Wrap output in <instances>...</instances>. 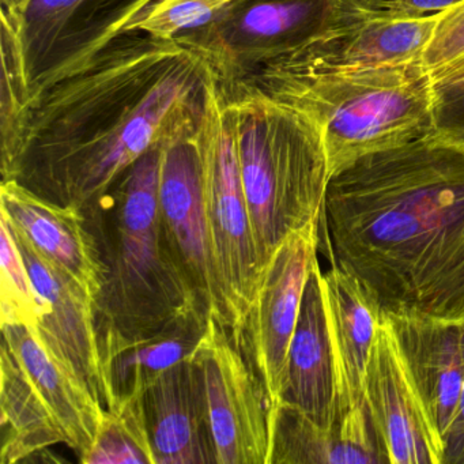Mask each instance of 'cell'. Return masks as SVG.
<instances>
[{
  "instance_id": "obj_16",
  "label": "cell",
  "mask_w": 464,
  "mask_h": 464,
  "mask_svg": "<svg viewBox=\"0 0 464 464\" xmlns=\"http://www.w3.org/2000/svg\"><path fill=\"white\" fill-rule=\"evenodd\" d=\"M156 464H218L202 368L194 355L142 393Z\"/></svg>"
},
{
  "instance_id": "obj_1",
  "label": "cell",
  "mask_w": 464,
  "mask_h": 464,
  "mask_svg": "<svg viewBox=\"0 0 464 464\" xmlns=\"http://www.w3.org/2000/svg\"><path fill=\"white\" fill-rule=\"evenodd\" d=\"M210 78L180 43L121 34L31 99L0 151L2 181L82 210L151 149L200 123Z\"/></svg>"
},
{
  "instance_id": "obj_9",
  "label": "cell",
  "mask_w": 464,
  "mask_h": 464,
  "mask_svg": "<svg viewBox=\"0 0 464 464\" xmlns=\"http://www.w3.org/2000/svg\"><path fill=\"white\" fill-rule=\"evenodd\" d=\"M208 392L218 464H268L271 404L246 347L216 316L195 350Z\"/></svg>"
},
{
  "instance_id": "obj_28",
  "label": "cell",
  "mask_w": 464,
  "mask_h": 464,
  "mask_svg": "<svg viewBox=\"0 0 464 464\" xmlns=\"http://www.w3.org/2000/svg\"><path fill=\"white\" fill-rule=\"evenodd\" d=\"M464 55V4L440 13L439 23L422 56L428 72Z\"/></svg>"
},
{
  "instance_id": "obj_18",
  "label": "cell",
  "mask_w": 464,
  "mask_h": 464,
  "mask_svg": "<svg viewBox=\"0 0 464 464\" xmlns=\"http://www.w3.org/2000/svg\"><path fill=\"white\" fill-rule=\"evenodd\" d=\"M439 18H377L273 62L304 72H355L422 61Z\"/></svg>"
},
{
  "instance_id": "obj_11",
  "label": "cell",
  "mask_w": 464,
  "mask_h": 464,
  "mask_svg": "<svg viewBox=\"0 0 464 464\" xmlns=\"http://www.w3.org/2000/svg\"><path fill=\"white\" fill-rule=\"evenodd\" d=\"M320 222L290 233L266 266L256 305L246 328V347L271 410L278 404L290 341L297 324L309 273L317 262Z\"/></svg>"
},
{
  "instance_id": "obj_27",
  "label": "cell",
  "mask_w": 464,
  "mask_h": 464,
  "mask_svg": "<svg viewBox=\"0 0 464 464\" xmlns=\"http://www.w3.org/2000/svg\"><path fill=\"white\" fill-rule=\"evenodd\" d=\"M433 134L464 146V55L430 72Z\"/></svg>"
},
{
  "instance_id": "obj_23",
  "label": "cell",
  "mask_w": 464,
  "mask_h": 464,
  "mask_svg": "<svg viewBox=\"0 0 464 464\" xmlns=\"http://www.w3.org/2000/svg\"><path fill=\"white\" fill-rule=\"evenodd\" d=\"M0 463L15 464L69 445L66 431L6 342L0 349Z\"/></svg>"
},
{
  "instance_id": "obj_3",
  "label": "cell",
  "mask_w": 464,
  "mask_h": 464,
  "mask_svg": "<svg viewBox=\"0 0 464 464\" xmlns=\"http://www.w3.org/2000/svg\"><path fill=\"white\" fill-rule=\"evenodd\" d=\"M164 146L140 157L81 210L104 266V284L94 303L99 343L149 335L187 312L200 311L162 230L159 188Z\"/></svg>"
},
{
  "instance_id": "obj_26",
  "label": "cell",
  "mask_w": 464,
  "mask_h": 464,
  "mask_svg": "<svg viewBox=\"0 0 464 464\" xmlns=\"http://www.w3.org/2000/svg\"><path fill=\"white\" fill-rule=\"evenodd\" d=\"M235 0H153L127 28L164 42L180 37L208 25Z\"/></svg>"
},
{
  "instance_id": "obj_22",
  "label": "cell",
  "mask_w": 464,
  "mask_h": 464,
  "mask_svg": "<svg viewBox=\"0 0 464 464\" xmlns=\"http://www.w3.org/2000/svg\"><path fill=\"white\" fill-rule=\"evenodd\" d=\"M2 333L4 341L66 431L67 447L80 458L85 455L96 439L104 407L72 372L40 344L31 328L6 324L2 325Z\"/></svg>"
},
{
  "instance_id": "obj_24",
  "label": "cell",
  "mask_w": 464,
  "mask_h": 464,
  "mask_svg": "<svg viewBox=\"0 0 464 464\" xmlns=\"http://www.w3.org/2000/svg\"><path fill=\"white\" fill-rule=\"evenodd\" d=\"M83 464H156L146 425L142 395L105 410Z\"/></svg>"
},
{
  "instance_id": "obj_20",
  "label": "cell",
  "mask_w": 464,
  "mask_h": 464,
  "mask_svg": "<svg viewBox=\"0 0 464 464\" xmlns=\"http://www.w3.org/2000/svg\"><path fill=\"white\" fill-rule=\"evenodd\" d=\"M322 287L335 357L338 418L365 404L366 368L382 323V308L365 286L339 266L323 273Z\"/></svg>"
},
{
  "instance_id": "obj_5",
  "label": "cell",
  "mask_w": 464,
  "mask_h": 464,
  "mask_svg": "<svg viewBox=\"0 0 464 464\" xmlns=\"http://www.w3.org/2000/svg\"><path fill=\"white\" fill-rule=\"evenodd\" d=\"M218 83L235 112L241 179L266 268L290 233L322 221L330 181L324 145L295 108L243 81Z\"/></svg>"
},
{
  "instance_id": "obj_2",
  "label": "cell",
  "mask_w": 464,
  "mask_h": 464,
  "mask_svg": "<svg viewBox=\"0 0 464 464\" xmlns=\"http://www.w3.org/2000/svg\"><path fill=\"white\" fill-rule=\"evenodd\" d=\"M322 221L382 311L464 319V146L428 135L363 157L328 181Z\"/></svg>"
},
{
  "instance_id": "obj_6",
  "label": "cell",
  "mask_w": 464,
  "mask_h": 464,
  "mask_svg": "<svg viewBox=\"0 0 464 464\" xmlns=\"http://www.w3.org/2000/svg\"><path fill=\"white\" fill-rule=\"evenodd\" d=\"M422 17L396 0H235L208 25L176 42L194 51L221 83L368 21Z\"/></svg>"
},
{
  "instance_id": "obj_7",
  "label": "cell",
  "mask_w": 464,
  "mask_h": 464,
  "mask_svg": "<svg viewBox=\"0 0 464 464\" xmlns=\"http://www.w3.org/2000/svg\"><path fill=\"white\" fill-rule=\"evenodd\" d=\"M199 149L206 216L227 327L244 343L266 268L257 254L241 179L235 112L213 74L200 121Z\"/></svg>"
},
{
  "instance_id": "obj_8",
  "label": "cell",
  "mask_w": 464,
  "mask_h": 464,
  "mask_svg": "<svg viewBox=\"0 0 464 464\" xmlns=\"http://www.w3.org/2000/svg\"><path fill=\"white\" fill-rule=\"evenodd\" d=\"M153 0H23L2 7V66L17 78L28 105L74 74Z\"/></svg>"
},
{
  "instance_id": "obj_17",
  "label": "cell",
  "mask_w": 464,
  "mask_h": 464,
  "mask_svg": "<svg viewBox=\"0 0 464 464\" xmlns=\"http://www.w3.org/2000/svg\"><path fill=\"white\" fill-rule=\"evenodd\" d=\"M322 276L317 260L304 290L278 403L290 404L317 425L331 428L338 415V382Z\"/></svg>"
},
{
  "instance_id": "obj_31",
  "label": "cell",
  "mask_w": 464,
  "mask_h": 464,
  "mask_svg": "<svg viewBox=\"0 0 464 464\" xmlns=\"http://www.w3.org/2000/svg\"><path fill=\"white\" fill-rule=\"evenodd\" d=\"M20 2H23V0H0V5H2V7L13 6V5L20 4Z\"/></svg>"
},
{
  "instance_id": "obj_21",
  "label": "cell",
  "mask_w": 464,
  "mask_h": 464,
  "mask_svg": "<svg viewBox=\"0 0 464 464\" xmlns=\"http://www.w3.org/2000/svg\"><path fill=\"white\" fill-rule=\"evenodd\" d=\"M208 317L194 309L149 335L100 342L105 410L142 395L160 374L191 358L205 335Z\"/></svg>"
},
{
  "instance_id": "obj_12",
  "label": "cell",
  "mask_w": 464,
  "mask_h": 464,
  "mask_svg": "<svg viewBox=\"0 0 464 464\" xmlns=\"http://www.w3.org/2000/svg\"><path fill=\"white\" fill-rule=\"evenodd\" d=\"M13 236L39 295V317L32 333L107 409L93 297L72 276L40 256L25 240L14 232Z\"/></svg>"
},
{
  "instance_id": "obj_19",
  "label": "cell",
  "mask_w": 464,
  "mask_h": 464,
  "mask_svg": "<svg viewBox=\"0 0 464 464\" xmlns=\"http://www.w3.org/2000/svg\"><path fill=\"white\" fill-rule=\"evenodd\" d=\"M390 464L366 404L336 418L331 428L314 423L295 407L271 410L268 464Z\"/></svg>"
},
{
  "instance_id": "obj_29",
  "label": "cell",
  "mask_w": 464,
  "mask_h": 464,
  "mask_svg": "<svg viewBox=\"0 0 464 464\" xmlns=\"http://www.w3.org/2000/svg\"><path fill=\"white\" fill-rule=\"evenodd\" d=\"M441 464H464V382L460 396H459L458 406H456L450 428L445 434Z\"/></svg>"
},
{
  "instance_id": "obj_15",
  "label": "cell",
  "mask_w": 464,
  "mask_h": 464,
  "mask_svg": "<svg viewBox=\"0 0 464 464\" xmlns=\"http://www.w3.org/2000/svg\"><path fill=\"white\" fill-rule=\"evenodd\" d=\"M0 214L40 256L72 276L93 297L104 284L102 252L80 208L44 199L15 180L2 181Z\"/></svg>"
},
{
  "instance_id": "obj_10",
  "label": "cell",
  "mask_w": 464,
  "mask_h": 464,
  "mask_svg": "<svg viewBox=\"0 0 464 464\" xmlns=\"http://www.w3.org/2000/svg\"><path fill=\"white\" fill-rule=\"evenodd\" d=\"M199 127L200 123L162 149L160 217L173 259L200 311L216 314L227 325L203 198Z\"/></svg>"
},
{
  "instance_id": "obj_30",
  "label": "cell",
  "mask_w": 464,
  "mask_h": 464,
  "mask_svg": "<svg viewBox=\"0 0 464 464\" xmlns=\"http://www.w3.org/2000/svg\"><path fill=\"white\" fill-rule=\"evenodd\" d=\"M396 2L404 10H409L417 15L436 14L464 4V0H396Z\"/></svg>"
},
{
  "instance_id": "obj_4",
  "label": "cell",
  "mask_w": 464,
  "mask_h": 464,
  "mask_svg": "<svg viewBox=\"0 0 464 464\" xmlns=\"http://www.w3.org/2000/svg\"><path fill=\"white\" fill-rule=\"evenodd\" d=\"M241 81L316 126L330 180L363 157L433 134L430 72L422 61L355 72H304L270 62Z\"/></svg>"
},
{
  "instance_id": "obj_25",
  "label": "cell",
  "mask_w": 464,
  "mask_h": 464,
  "mask_svg": "<svg viewBox=\"0 0 464 464\" xmlns=\"http://www.w3.org/2000/svg\"><path fill=\"white\" fill-rule=\"evenodd\" d=\"M0 305L2 325L24 324L34 328L39 317V295L34 289L25 260L10 229L0 214Z\"/></svg>"
},
{
  "instance_id": "obj_13",
  "label": "cell",
  "mask_w": 464,
  "mask_h": 464,
  "mask_svg": "<svg viewBox=\"0 0 464 464\" xmlns=\"http://www.w3.org/2000/svg\"><path fill=\"white\" fill-rule=\"evenodd\" d=\"M363 401L390 464H441L442 444L431 429L382 312L366 368Z\"/></svg>"
},
{
  "instance_id": "obj_14",
  "label": "cell",
  "mask_w": 464,
  "mask_h": 464,
  "mask_svg": "<svg viewBox=\"0 0 464 464\" xmlns=\"http://www.w3.org/2000/svg\"><path fill=\"white\" fill-rule=\"evenodd\" d=\"M404 368L442 444L464 382V319L384 312Z\"/></svg>"
}]
</instances>
